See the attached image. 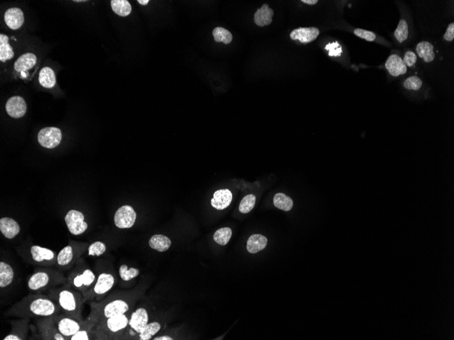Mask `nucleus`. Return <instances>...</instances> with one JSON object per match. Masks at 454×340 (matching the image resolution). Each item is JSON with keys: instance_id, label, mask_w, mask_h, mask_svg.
Here are the masks:
<instances>
[{"instance_id": "nucleus-1", "label": "nucleus", "mask_w": 454, "mask_h": 340, "mask_svg": "<svg viewBox=\"0 0 454 340\" xmlns=\"http://www.w3.org/2000/svg\"><path fill=\"white\" fill-rule=\"evenodd\" d=\"M62 312L58 303L47 295L38 293L29 294L12 305L5 315L19 318H42L59 315Z\"/></svg>"}, {"instance_id": "nucleus-2", "label": "nucleus", "mask_w": 454, "mask_h": 340, "mask_svg": "<svg viewBox=\"0 0 454 340\" xmlns=\"http://www.w3.org/2000/svg\"><path fill=\"white\" fill-rule=\"evenodd\" d=\"M47 295L58 303L63 313L78 321H84L82 314L85 301L81 293L68 285H63L62 287L50 289Z\"/></svg>"}, {"instance_id": "nucleus-3", "label": "nucleus", "mask_w": 454, "mask_h": 340, "mask_svg": "<svg viewBox=\"0 0 454 340\" xmlns=\"http://www.w3.org/2000/svg\"><path fill=\"white\" fill-rule=\"evenodd\" d=\"M67 277L57 269L48 268L47 267H38L34 270L27 281V287L29 291L40 293L49 291L58 285H65Z\"/></svg>"}, {"instance_id": "nucleus-4", "label": "nucleus", "mask_w": 454, "mask_h": 340, "mask_svg": "<svg viewBox=\"0 0 454 340\" xmlns=\"http://www.w3.org/2000/svg\"><path fill=\"white\" fill-rule=\"evenodd\" d=\"M129 318L125 314L100 320L93 329L96 339H110L120 337L129 325Z\"/></svg>"}, {"instance_id": "nucleus-5", "label": "nucleus", "mask_w": 454, "mask_h": 340, "mask_svg": "<svg viewBox=\"0 0 454 340\" xmlns=\"http://www.w3.org/2000/svg\"><path fill=\"white\" fill-rule=\"evenodd\" d=\"M96 280V276L92 269L86 266L83 259H80L68 275L65 285L84 295L92 288Z\"/></svg>"}, {"instance_id": "nucleus-6", "label": "nucleus", "mask_w": 454, "mask_h": 340, "mask_svg": "<svg viewBox=\"0 0 454 340\" xmlns=\"http://www.w3.org/2000/svg\"><path fill=\"white\" fill-rule=\"evenodd\" d=\"M86 249V246H73L71 245L65 247L58 253L56 266L60 270H68L72 268L81 258Z\"/></svg>"}, {"instance_id": "nucleus-7", "label": "nucleus", "mask_w": 454, "mask_h": 340, "mask_svg": "<svg viewBox=\"0 0 454 340\" xmlns=\"http://www.w3.org/2000/svg\"><path fill=\"white\" fill-rule=\"evenodd\" d=\"M115 279L111 274L103 273L98 276L92 288L83 295L84 301H93L102 296L111 290L114 285Z\"/></svg>"}, {"instance_id": "nucleus-8", "label": "nucleus", "mask_w": 454, "mask_h": 340, "mask_svg": "<svg viewBox=\"0 0 454 340\" xmlns=\"http://www.w3.org/2000/svg\"><path fill=\"white\" fill-rule=\"evenodd\" d=\"M54 317L37 318L36 321V329L40 338L44 340H68L58 331Z\"/></svg>"}, {"instance_id": "nucleus-9", "label": "nucleus", "mask_w": 454, "mask_h": 340, "mask_svg": "<svg viewBox=\"0 0 454 340\" xmlns=\"http://www.w3.org/2000/svg\"><path fill=\"white\" fill-rule=\"evenodd\" d=\"M29 254L30 257H28V261H31L34 264L47 267L56 265L57 255L54 251L49 249L33 245L30 248Z\"/></svg>"}, {"instance_id": "nucleus-10", "label": "nucleus", "mask_w": 454, "mask_h": 340, "mask_svg": "<svg viewBox=\"0 0 454 340\" xmlns=\"http://www.w3.org/2000/svg\"><path fill=\"white\" fill-rule=\"evenodd\" d=\"M54 320L58 331L63 335L67 337L68 340H70L72 335L79 331L85 323V320L78 321L64 313L54 316Z\"/></svg>"}, {"instance_id": "nucleus-11", "label": "nucleus", "mask_w": 454, "mask_h": 340, "mask_svg": "<svg viewBox=\"0 0 454 340\" xmlns=\"http://www.w3.org/2000/svg\"><path fill=\"white\" fill-rule=\"evenodd\" d=\"M65 221L70 232L75 236L83 234L88 228V224L84 221V216L81 212L70 210L65 217Z\"/></svg>"}, {"instance_id": "nucleus-12", "label": "nucleus", "mask_w": 454, "mask_h": 340, "mask_svg": "<svg viewBox=\"0 0 454 340\" xmlns=\"http://www.w3.org/2000/svg\"><path fill=\"white\" fill-rule=\"evenodd\" d=\"M137 214L132 207L125 205L120 207L114 215V223L120 229L131 228L136 222Z\"/></svg>"}, {"instance_id": "nucleus-13", "label": "nucleus", "mask_w": 454, "mask_h": 340, "mask_svg": "<svg viewBox=\"0 0 454 340\" xmlns=\"http://www.w3.org/2000/svg\"><path fill=\"white\" fill-rule=\"evenodd\" d=\"M62 139V131L56 127L42 128L38 135L39 144L44 148L53 149L60 144Z\"/></svg>"}, {"instance_id": "nucleus-14", "label": "nucleus", "mask_w": 454, "mask_h": 340, "mask_svg": "<svg viewBox=\"0 0 454 340\" xmlns=\"http://www.w3.org/2000/svg\"><path fill=\"white\" fill-rule=\"evenodd\" d=\"M148 312L144 308H140L134 311L129 321L128 326L130 328L129 330V337H135V335H139L145 326L148 323Z\"/></svg>"}, {"instance_id": "nucleus-15", "label": "nucleus", "mask_w": 454, "mask_h": 340, "mask_svg": "<svg viewBox=\"0 0 454 340\" xmlns=\"http://www.w3.org/2000/svg\"><path fill=\"white\" fill-rule=\"evenodd\" d=\"M30 318H20L10 322L11 331L3 340H25L27 338Z\"/></svg>"}, {"instance_id": "nucleus-16", "label": "nucleus", "mask_w": 454, "mask_h": 340, "mask_svg": "<svg viewBox=\"0 0 454 340\" xmlns=\"http://www.w3.org/2000/svg\"><path fill=\"white\" fill-rule=\"evenodd\" d=\"M8 114L11 117L19 118L25 115L27 111V105L23 97L14 96L10 98L6 104Z\"/></svg>"}, {"instance_id": "nucleus-17", "label": "nucleus", "mask_w": 454, "mask_h": 340, "mask_svg": "<svg viewBox=\"0 0 454 340\" xmlns=\"http://www.w3.org/2000/svg\"><path fill=\"white\" fill-rule=\"evenodd\" d=\"M319 35L320 31L318 28L300 27L293 30L290 36L292 40H298L301 43H310L314 41Z\"/></svg>"}, {"instance_id": "nucleus-18", "label": "nucleus", "mask_w": 454, "mask_h": 340, "mask_svg": "<svg viewBox=\"0 0 454 340\" xmlns=\"http://www.w3.org/2000/svg\"><path fill=\"white\" fill-rule=\"evenodd\" d=\"M385 68L393 77H398L407 73V67L402 58L397 54L389 56L385 62Z\"/></svg>"}, {"instance_id": "nucleus-19", "label": "nucleus", "mask_w": 454, "mask_h": 340, "mask_svg": "<svg viewBox=\"0 0 454 340\" xmlns=\"http://www.w3.org/2000/svg\"><path fill=\"white\" fill-rule=\"evenodd\" d=\"M233 200V194L228 189L217 190L214 194L213 198L211 200V205L217 210H223L231 205Z\"/></svg>"}, {"instance_id": "nucleus-20", "label": "nucleus", "mask_w": 454, "mask_h": 340, "mask_svg": "<svg viewBox=\"0 0 454 340\" xmlns=\"http://www.w3.org/2000/svg\"><path fill=\"white\" fill-rule=\"evenodd\" d=\"M5 21L10 29H19L24 23L23 11L19 8H11L8 9L5 14Z\"/></svg>"}, {"instance_id": "nucleus-21", "label": "nucleus", "mask_w": 454, "mask_h": 340, "mask_svg": "<svg viewBox=\"0 0 454 340\" xmlns=\"http://www.w3.org/2000/svg\"><path fill=\"white\" fill-rule=\"evenodd\" d=\"M19 225L15 219L10 217H3L0 219V231L8 239H13L19 234Z\"/></svg>"}, {"instance_id": "nucleus-22", "label": "nucleus", "mask_w": 454, "mask_h": 340, "mask_svg": "<svg viewBox=\"0 0 454 340\" xmlns=\"http://www.w3.org/2000/svg\"><path fill=\"white\" fill-rule=\"evenodd\" d=\"M15 271L11 264L0 261V288L1 290L11 286L15 279Z\"/></svg>"}, {"instance_id": "nucleus-23", "label": "nucleus", "mask_w": 454, "mask_h": 340, "mask_svg": "<svg viewBox=\"0 0 454 340\" xmlns=\"http://www.w3.org/2000/svg\"><path fill=\"white\" fill-rule=\"evenodd\" d=\"M274 12L269 5L265 4L254 13V23L259 27L269 25L272 23Z\"/></svg>"}, {"instance_id": "nucleus-24", "label": "nucleus", "mask_w": 454, "mask_h": 340, "mask_svg": "<svg viewBox=\"0 0 454 340\" xmlns=\"http://www.w3.org/2000/svg\"><path fill=\"white\" fill-rule=\"evenodd\" d=\"M37 62V57L33 53H25L20 56L15 63V70L18 72L23 73L24 72L31 70Z\"/></svg>"}, {"instance_id": "nucleus-25", "label": "nucleus", "mask_w": 454, "mask_h": 340, "mask_svg": "<svg viewBox=\"0 0 454 340\" xmlns=\"http://www.w3.org/2000/svg\"><path fill=\"white\" fill-rule=\"evenodd\" d=\"M267 245V239L261 234H253L247 241V250L250 253H257Z\"/></svg>"}, {"instance_id": "nucleus-26", "label": "nucleus", "mask_w": 454, "mask_h": 340, "mask_svg": "<svg viewBox=\"0 0 454 340\" xmlns=\"http://www.w3.org/2000/svg\"><path fill=\"white\" fill-rule=\"evenodd\" d=\"M417 54L426 63H431L435 58L434 46L429 42H421L416 46Z\"/></svg>"}, {"instance_id": "nucleus-27", "label": "nucleus", "mask_w": 454, "mask_h": 340, "mask_svg": "<svg viewBox=\"0 0 454 340\" xmlns=\"http://www.w3.org/2000/svg\"><path fill=\"white\" fill-rule=\"evenodd\" d=\"M170 239L164 235L156 234L151 237L149 241L150 248L159 252H165L171 247Z\"/></svg>"}, {"instance_id": "nucleus-28", "label": "nucleus", "mask_w": 454, "mask_h": 340, "mask_svg": "<svg viewBox=\"0 0 454 340\" xmlns=\"http://www.w3.org/2000/svg\"><path fill=\"white\" fill-rule=\"evenodd\" d=\"M40 85L46 88H52L55 86L56 77L53 70L50 67H45L40 70L39 74Z\"/></svg>"}, {"instance_id": "nucleus-29", "label": "nucleus", "mask_w": 454, "mask_h": 340, "mask_svg": "<svg viewBox=\"0 0 454 340\" xmlns=\"http://www.w3.org/2000/svg\"><path fill=\"white\" fill-rule=\"evenodd\" d=\"M9 38L7 36L0 35V61L6 62L13 59L14 51L9 43Z\"/></svg>"}, {"instance_id": "nucleus-30", "label": "nucleus", "mask_w": 454, "mask_h": 340, "mask_svg": "<svg viewBox=\"0 0 454 340\" xmlns=\"http://www.w3.org/2000/svg\"><path fill=\"white\" fill-rule=\"evenodd\" d=\"M111 7L114 13L120 17H127L132 13V6L127 0H112Z\"/></svg>"}, {"instance_id": "nucleus-31", "label": "nucleus", "mask_w": 454, "mask_h": 340, "mask_svg": "<svg viewBox=\"0 0 454 340\" xmlns=\"http://www.w3.org/2000/svg\"><path fill=\"white\" fill-rule=\"evenodd\" d=\"M274 204L276 208L284 211H289L293 207V201L290 197L284 193H278L274 196Z\"/></svg>"}, {"instance_id": "nucleus-32", "label": "nucleus", "mask_w": 454, "mask_h": 340, "mask_svg": "<svg viewBox=\"0 0 454 340\" xmlns=\"http://www.w3.org/2000/svg\"><path fill=\"white\" fill-rule=\"evenodd\" d=\"M161 326L157 322L148 323L138 335L140 340H149L152 339L153 336L160 331Z\"/></svg>"}, {"instance_id": "nucleus-33", "label": "nucleus", "mask_w": 454, "mask_h": 340, "mask_svg": "<svg viewBox=\"0 0 454 340\" xmlns=\"http://www.w3.org/2000/svg\"><path fill=\"white\" fill-rule=\"evenodd\" d=\"M213 34L217 42H223L224 44H229L233 40V36L231 32L221 27L215 28Z\"/></svg>"}, {"instance_id": "nucleus-34", "label": "nucleus", "mask_w": 454, "mask_h": 340, "mask_svg": "<svg viewBox=\"0 0 454 340\" xmlns=\"http://www.w3.org/2000/svg\"><path fill=\"white\" fill-rule=\"evenodd\" d=\"M232 236V230L229 228H223L217 230L214 235V240L222 246H225L229 242Z\"/></svg>"}, {"instance_id": "nucleus-35", "label": "nucleus", "mask_w": 454, "mask_h": 340, "mask_svg": "<svg viewBox=\"0 0 454 340\" xmlns=\"http://www.w3.org/2000/svg\"><path fill=\"white\" fill-rule=\"evenodd\" d=\"M140 275V270L135 267H129L127 265L123 264L119 268V275L121 279L124 281H129L135 279Z\"/></svg>"}, {"instance_id": "nucleus-36", "label": "nucleus", "mask_w": 454, "mask_h": 340, "mask_svg": "<svg viewBox=\"0 0 454 340\" xmlns=\"http://www.w3.org/2000/svg\"><path fill=\"white\" fill-rule=\"evenodd\" d=\"M409 36L408 24L405 19H401L395 31V36L400 43L407 40Z\"/></svg>"}, {"instance_id": "nucleus-37", "label": "nucleus", "mask_w": 454, "mask_h": 340, "mask_svg": "<svg viewBox=\"0 0 454 340\" xmlns=\"http://www.w3.org/2000/svg\"><path fill=\"white\" fill-rule=\"evenodd\" d=\"M256 196L253 194H248L242 199L240 202L239 210L243 214L250 213L255 206Z\"/></svg>"}, {"instance_id": "nucleus-38", "label": "nucleus", "mask_w": 454, "mask_h": 340, "mask_svg": "<svg viewBox=\"0 0 454 340\" xmlns=\"http://www.w3.org/2000/svg\"><path fill=\"white\" fill-rule=\"evenodd\" d=\"M106 251V246L101 241H96L89 245L88 248V255L90 257H100Z\"/></svg>"}, {"instance_id": "nucleus-39", "label": "nucleus", "mask_w": 454, "mask_h": 340, "mask_svg": "<svg viewBox=\"0 0 454 340\" xmlns=\"http://www.w3.org/2000/svg\"><path fill=\"white\" fill-rule=\"evenodd\" d=\"M423 82L416 76H411L404 82V87L407 90H418L422 86Z\"/></svg>"}, {"instance_id": "nucleus-40", "label": "nucleus", "mask_w": 454, "mask_h": 340, "mask_svg": "<svg viewBox=\"0 0 454 340\" xmlns=\"http://www.w3.org/2000/svg\"><path fill=\"white\" fill-rule=\"evenodd\" d=\"M354 33L358 37L367 40L368 42H373L376 39V35L373 32L362 29H354Z\"/></svg>"}, {"instance_id": "nucleus-41", "label": "nucleus", "mask_w": 454, "mask_h": 340, "mask_svg": "<svg viewBox=\"0 0 454 340\" xmlns=\"http://www.w3.org/2000/svg\"><path fill=\"white\" fill-rule=\"evenodd\" d=\"M326 50H328V54L330 56H340L342 53V48L338 42L328 44L326 46Z\"/></svg>"}, {"instance_id": "nucleus-42", "label": "nucleus", "mask_w": 454, "mask_h": 340, "mask_svg": "<svg viewBox=\"0 0 454 340\" xmlns=\"http://www.w3.org/2000/svg\"><path fill=\"white\" fill-rule=\"evenodd\" d=\"M403 60L407 67H411L416 63L417 55L412 51H408L405 53Z\"/></svg>"}, {"instance_id": "nucleus-43", "label": "nucleus", "mask_w": 454, "mask_h": 340, "mask_svg": "<svg viewBox=\"0 0 454 340\" xmlns=\"http://www.w3.org/2000/svg\"><path fill=\"white\" fill-rule=\"evenodd\" d=\"M444 39L447 42H451L454 39V23H450L448 25L447 31L444 35Z\"/></svg>"}, {"instance_id": "nucleus-44", "label": "nucleus", "mask_w": 454, "mask_h": 340, "mask_svg": "<svg viewBox=\"0 0 454 340\" xmlns=\"http://www.w3.org/2000/svg\"><path fill=\"white\" fill-rule=\"evenodd\" d=\"M301 2L309 5H315L318 3V0H302Z\"/></svg>"}, {"instance_id": "nucleus-45", "label": "nucleus", "mask_w": 454, "mask_h": 340, "mask_svg": "<svg viewBox=\"0 0 454 340\" xmlns=\"http://www.w3.org/2000/svg\"><path fill=\"white\" fill-rule=\"evenodd\" d=\"M154 340H173V338L169 337V336L165 335V336H160V337H155Z\"/></svg>"}, {"instance_id": "nucleus-46", "label": "nucleus", "mask_w": 454, "mask_h": 340, "mask_svg": "<svg viewBox=\"0 0 454 340\" xmlns=\"http://www.w3.org/2000/svg\"><path fill=\"white\" fill-rule=\"evenodd\" d=\"M138 3H140V5L146 6L148 5L149 0H138Z\"/></svg>"}]
</instances>
